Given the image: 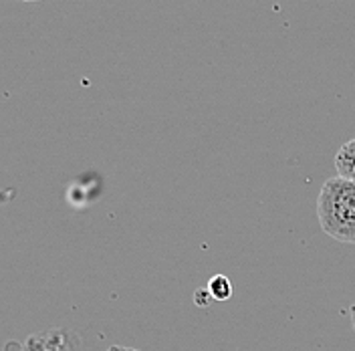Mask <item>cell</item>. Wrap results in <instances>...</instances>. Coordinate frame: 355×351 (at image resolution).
<instances>
[{
	"label": "cell",
	"mask_w": 355,
	"mask_h": 351,
	"mask_svg": "<svg viewBox=\"0 0 355 351\" xmlns=\"http://www.w3.org/2000/svg\"><path fill=\"white\" fill-rule=\"evenodd\" d=\"M317 219L333 241L355 244V182L329 178L317 198Z\"/></svg>",
	"instance_id": "cell-1"
},
{
	"label": "cell",
	"mask_w": 355,
	"mask_h": 351,
	"mask_svg": "<svg viewBox=\"0 0 355 351\" xmlns=\"http://www.w3.org/2000/svg\"><path fill=\"white\" fill-rule=\"evenodd\" d=\"M335 170L339 178L355 182V139L345 142L335 155Z\"/></svg>",
	"instance_id": "cell-2"
},
{
	"label": "cell",
	"mask_w": 355,
	"mask_h": 351,
	"mask_svg": "<svg viewBox=\"0 0 355 351\" xmlns=\"http://www.w3.org/2000/svg\"><path fill=\"white\" fill-rule=\"evenodd\" d=\"M208 293H210L212 299H216V301H226V299H230V295H232V285H230L228 277H224V275L212 277V281L208 283Z\"/></svg>",
	"instance_id": "cell-3"
},
{
	"label": "cell",
	"mask_w": 355,
	"mask_h": 351,
	"mask_svg": "<svg viewBox=\"0 0 355 351\" xmlns=\"http://www.w3.org/2000/svg\"><path fill=\"white\" fill-rule=\"evenodd\" d=\"M107 351H137V350H132V348H121V345H111Z\"/></svg>",
	"instance_id": "cell-4"
},
{
	"label": "cell",
	"mask_w": 355,
	"mask_h": 351,
	"mask_svg": "<svg viewBox=\"0 0 355 351\" xmlns=\"http://www.w3.org/2000/svg\"><path fill=\"white\" fill-rule=\"evenodd\" d=\"M349 317H352V325H354V331H355V305L349 307Z\"/></svg>",
	"instance_id": "cell-5"
},
{
	"label": "cell",
	"mask_w": 355,
	"mask_h": 351,
	"mask_svg": "<svg viewBox=\"0 0 355 351\" xmlns=\"http://www.w3.org/2000/svg\"><path fill=\"white\" fill-rule=\"evenodd\" d=\"M22 2H37V0H22Z\"/></svg>",
	"instance_id": "cell-6"
}]
</instances>
